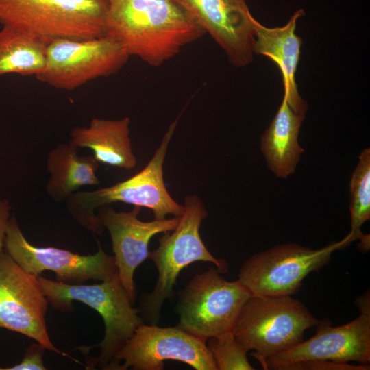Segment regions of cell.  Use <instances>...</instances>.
Masks as SVG:
<instances>
[{"instance_id":"14","label":"cell","mask_w":370,"mask_h":370,"mask_svg":"<svg viewBox=\"0 0 370 370\" xmlns=\"http://www.w3.org/2000/svg\"><path fill=\"white\" fill-rule=\"evenodd\" d=\"M141 208L116 212L109 205L97 209V217L110 233L119 279L134 304L137 291L134 280L136 268L149 255V243L159 233L173 230L180 217L143 221L138 215Z\"/></svg>"},{"instance_id":"4","label":"cell","mask_w":370,"mask_h":370,"mask_svg":"<svg viewBox=\"0 0 370 370\" xmlns=\"http://www.w3.org/2000/svg\"><path fill=\"white\" fill-rule=\"evenodd\" d=\"M307 307L291 295H251L244 304L232 332L236 341L266 369L267 360L304 340L319 323Z\"/></svg>"},{"instance_id":"21","label":"cell","mask_w":370,"mask_h":370,"mask_svg":"<svg viewBox=\"0 0 370 370\" xmlns=\"http://www.w3.org/2000/svg\"><path fill=\"white\" fill-rule=\"evenodd\" d=\"M351 231L352 242L362 238L361 227L370 219V148L360 153L350 184Z\"/></svg>"},{"instance_id":"24","label":"cell","mask_w":370,"mask_h":370,"mask_svg":"<svg viewBox=\"0 0 370 370\" xmlns=\"http://www.w3.org/2000/svg\"><path fill=\"white\" fill-rule=\"evenodd\" d=\"M46 348L36 342L29 345L25 350L21 361L11 367H1L0 370H45L42 357Z\"/></svg>"},{"instance_id":"7","label":"cell","mask_w":370,"mask_h":370,"mask_svg":"<svg viewBox=\"0 0 370 370\" xmlns=\"http://www.w3.org/2000/svg\"><path fill=\"white\" fill-rule=\"evenodd\" d=\"M217 268L195 275L180 291L178 327L208 338L232 331L241 308L251 296L238 280L228 281Z\"/></svg>"},{"instance_id":"12","label":"cell","mask_w":370,"mask_h":370,"mask_svg":"<svg viewBox=\"0 0 370 370\" xmlns=\"http://www.w3.org/2000/svg\"><path fill=\"white\" fill-rule=\"evenodd\" d=\"M38 277L25 271L5 251H0V328L26 336L50 352L68 356L49 336L45 321L49 302Z\"/></svg>"},{"instance_id":"2","label":"cell","mask_w":370,"mask_h":370,"mask_svg":"<svg viewBox=\"0 0 370 370\" xmlns=\"http://www.w3.org/2000/svg\"><path fill=\"white\" fill-rule=\"evenodd\" d=\"M48 302L62 312H70L73 301L85 304L102 317L105 334L102 341L93 346L78 347L84 355L95 347H100L96 358L86 357L87 369L97 367L111 370L115 358L136 329L143 323L138 308L123 287L118 273L112 278L94 284H67L38 277Z\"/></svg>"},{"instance_id":"8","label":"cell","mask_w":370,"mask_h":370,"mask_svg":"<svg viewBox=\"0 0 370 370\" xmlns=\"http://www.w3.org/2000/svg\"><path fill=\"white\" fill-rule=\"evenodd\" d=\"M352 242L349 233L340 241L317 249L297 243L275 245L245 261L238 280L251 295H292L299 290L309 273L322 269L335 251Z\"/></svg>"},{"instance_id":"23","label":"cell","mask_w":370,"mask_h":370,"mask_svg":"<svg viewBox=\"0 0 370 370\" xmlns=\"http://www.w3.org/2000/svg\"><path fill=\"white\" fill-rule=\"evenodd\" d=\"M369 365H354L323 360H306L280 365L274 370H367Z\"/></svg>"},{"instance_id":"20","label":"cell","mask_w":370,"mask_h":370,"mask_svg":"<svg viewBox=\"0 0 370 370\" xmlns=\"http://www.w3.org/2000/svg\"><path fill=\"white\" fill-rule=\"evenodd\" d=\"M48 41L9 26L0 29V76H36L44 68Z\"/></svg>"},{"instance_id":"1","label":"cell","mask_w":370,"mask_h":370,"mask_svg":"<svg viewBox=\"0 0 370 370\" xmlns=\"http://www.w3.org/2000/svg\"><path fill=\"white\" fill-rule=\"evenodd\" d=\"M106 35L129 56L158 66L205 34L174 0H106Z\"/></svg>"},{"instance_id":"9","label":"cell","mask_w":370,"mask_h":370,"mask_svg":"<svg viewBox=\"0 0 370 370\" xmlns=\"http://www.w3.org/2000/svg\"><path fill=\"white\" fill-rule=\"evenodd\" d=\"M130 56L108 36L49 40L43 69L35 77L58 89L73 90L87 82L117 73Z\"/></svg>"},{"instance_id":"3","label":"cell","mask_w":370,"mask_h":370,"mask_svg":"<svg viewBox=\"0 0 370 370\" xmlns=\"http://www.w3.org/2000/svg\"><path fill=\"white\" fill-rule=\"evenodd\" d=\"M176 124L177 121L169 126L154 155L140 172L111 186L71 195L66 201L73 219L92 234L101 235L105 228L95 210L116 202L149 208L157 220L165 219L169 214L182 216L184 206L171 197L163 175L166 151Z\"/></svg>"},{"instance_id":"17","label":"cell","mask_w":370,"mask_h":370,"mask_svg":"<svg viewBox=\"0 0 370 370\" xmlns=\"http://www.w3.org/2000/svg\"><path fill=\"white\" fill-rule=\"evenodd\" d=\"M130 123L128 117L113 120L94 118L88 127L71 130L69 143L77 148L90 149L98 162L130 170L136 164L130 138Z\"/></svg>"},{"instance_id":"11","label":"cell","mask_w":370,"mask_h":370,"mask_svg":"<svg viewBox=\"0 0 370 370\" xmlns=\"http://www.w3.org/2000/svg\"><path fill=\"white\" fill-rule=\"evenodd\" d=\"M98 245L95 254L86 256L53 247L34 246L26 240L15 217H12L6 230L4 251L29 274L40 276L44 271H51L58 282L81 284L89 280L102 282L118 273L114 256Z\"/></svg>"},{"instance_id":"18","label":"cell","mask_w":370,"mask_h":370,"mask_svg":"<svg viewBox=\"0 0 370 370\" xmlns=\"http://www.w3.org/2000/svg\"><path fill=\"white\" fill-rule=\"evenodd\" d=\"M305 116L295 113L283 97L274 118L261 136L260 147L268 168L278 177L294 173L304 149L298 136Z\"/></svg>"},{"instance_id":"25","label":"cell","mask_w":370,"mask_h":370,"mask_svg":"<svg viewBox=\"0 0 370 370\" xmlns=\"http://www.w3.org/2000/svg\"><path fill=\"white\" fill-rule=\"evenodd\" d=\"M10 206L8 201L0 199V251H4V241L10 220Z\"/></svg>"},{"instance_id":"15","label":"cell","mask_w":370,"mask_h":370,"mask_svg":"<svg viewBox=\"0 0 370 370\" xmlns=\"http://www.w3.org/2000/svg\"><path fill=\"white\" fill-rule=\"evenodd\" d=\"M223 49L236 66L253 61V21L245 0H174Z\"/></svg>"},{"instance_id":"6","label":"cell","mask_w":370,"mask_h":370,"mask_svg":"<svg viewBox=\"0 0 370 370\" xmlns=\"http://www.w3.org/2000/svg\"><path fill=\"white\" fill-rule=\"evenodd\" d=\"M106 0H0V23L47 41L106 35Z\"/></svg>"},{"instance_id":"19","label":"cell","mask_w":370,"mask_h":370,"mask_svg":"<svg viewBox=\"0 0 370 370\" xmlns=\"http://www.w3.org/2000/svg\"><path fill=\"white\" fill-rule=\"evenodd\" d=\"M70 143H60L53 149L47 160L50 174L46 189L49 195L60 202L84 186L97 185L98 161L93 156H79Z\"/></svg>"},{"instance_id":"22","label":"cell","mask_w":370,"mask_h":370,"mask_svg":"<svg viewBox=\"0 0 370 370\" xmlns=\"http://www.w3.org/2000/svg\"><path fill=\"white\" fill-rule=\"evenodd\" d=\"M217 370H254L247 358V351L236 341L232 331L206 340Z\"/></svg>"},{"instance_id":"13","label":"cell","mask_w":370,"mask_h":370,"mask_svg":"<svg viewBox=\"0 0 370 370\" xmlns=\"http://www.w3.org/2000/svg\"><path fill=\"white\" fill-rule=\"evenodd\" d=\"M356 304L359 316L353 321L333 327L328 319L319 321L316 333L293 347L269 358L266 369L280 365L306 360H323L338 362H370V295L368 290L358 297Z\"/></svg>"},{"instance_id":"16","label":"cell","mask_w":370,"mask_h":370,"mask_svg":"<svg viewBox=\"0 0 370 370\" xmlns=\"http://www.w3.org/2000/svg\"><path fill=\"white\" fill-rule=\"evenodd\" d=\"M305 15L296 11L288 22L280 27L270 28L253 21V52L267 56L280 69L284 85V96L291 108L305 116L308 105L299 94L295 73L301 53L302 40L295 34L297 21Z\"/></svg>"},{"instance_id":"10","label":"cell","mask_w":370,"mask_h":370,"mask_svg":"<svg viewBox=\"0 0 370 370\" xmlns=\"http://www.w3.org/2000/svg\"><path fill=\"white\" fill-rule=\"evenodd\" d=\"M176 360L196 370H217L206 340L177 325H140L117 354L111 370H162L166 360Z\"/></svg>"},{"instance_id":"5","label":"cell","mask_w":370,"mask_h":370,"mask_svg":"<svg viewBox=\"0 0 370 370\" xmlns=\"http://www.w3.org/2000/svg\"><path fill=\"white\" fill-rule=\"evenodd\" d=\"M184 210L176 227L159 238L158 248L149 251L158 271V278L153 291L143 296L140 312L151 324H156L166 299L171 297L180 272L195 262L212 263L221 273L228 269L227 262L215 258L204 245L199 233L201 222L208 212L196 195L186 197Z\"/></svg>"}]
</instances>
